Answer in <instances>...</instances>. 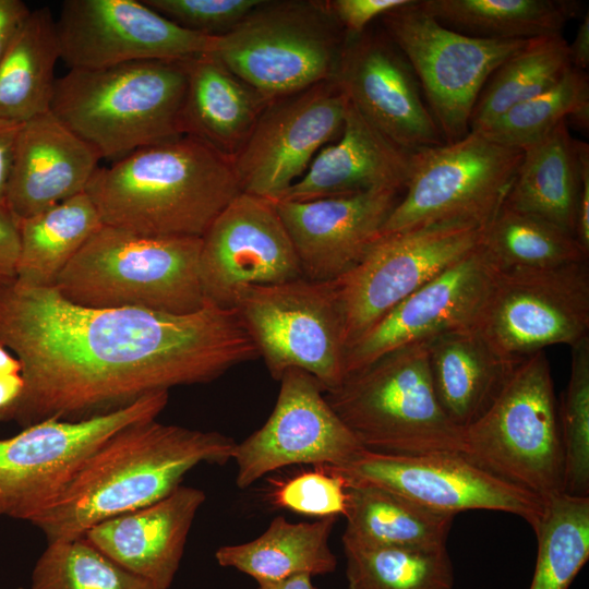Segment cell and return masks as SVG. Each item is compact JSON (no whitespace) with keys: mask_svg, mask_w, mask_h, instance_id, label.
I'll return each instance as SVG.
<instances>
[{"mask_svg":"<svg viewBox=\"0 0 589 589\" xmlns=\"http://www.w3.org/2000/svg\"><path fill=\"white\" fill-rule=\"evenodd\" d=\"M85 192L105 226L194 238L242 193L232 159L188 134L98 167Z\"/></svg>","mask_w":589,"mask_h":589,"instance_id":"3957f363","label":"cell"},{"mask_svg":"<svg viewBox=\"0 0 589 589\" xmlns=\"http://www.w3.org/2000/svg\"><path fill=\"white\" fill-rule=\"evenodd\" d=\"M495 272L479 244L395 305L351 344L345 357L346 375L393 350L448 330L472 327Z\"/></svg>","mask_w":589,"mask_h":589,"instance_id":"44dd1931","label":"cell"},{"mask_svg":"<svg viewBox=\"0 0 589 589\" xmlns=\"http://www.w3.org/2000/svg\"><path fill=\"white\" fill-rule=\"evenodd\" d=\"M428 354L436 398L462 430L485 413L519 363L500 356L473 326L428 339Z\"/></svg>","mask_w":589,"mask_h":589,"instance_id":"484cf974","label":"cell"},{"mask_svg":"<svg viewBox=\"0 0 589 589\" xmlns=\"http://www.w3.org/2000/svg\"><path fill=\"white\" fill-rule=\"evenodd\" d=\"M59 59L50 9L32 11L0 60V119L25 122L50 110Z\"/></svg>","mask_w":589,"mask_h":589,"instance_id":"4dcf8cb0","label":"cell"},{"mask_svg":"<svg viewBox=\"0 0 589 589\" xmlns=\"http://www.w3.org/2000/svg\"><path fill=\"white\" fill-rule=\"evenodd\" d=\"M22 123L0 119V203L7 202Z\"/></svg>","mask_w":589,"mask_h":589,"instance_id":"f6af8a7d","label":"cell"},{"mask_svg":"<svg viewBox=\"0 0 589 589\" xmlns=\"http://www.w3.org/2000/svg\"><path fill=\"white\" fill-rule=\"evenodd\" d=\"M567 119L582 130L589 128V77L587 72L574 67L552 87L512 107L480 131L473 132L524 149Z\"/></svg>","mask_w":589,"mask_h":589,"instance_id":"74e56055","label":"cell"},{"mask_svg":"<svg viewBox=\"0 0 589 589\" xmlns=\"http://www.w3.org/2000/svg\"><path fill=\"white\" fill-rule=\"evenodd\" d=\"M575 238L582 250L589 255V145L585 142L581 148Z\"/></svg>","mask_w":589,"mask_h":589,"instance_id":"bcb514c9","label":"cell"},{"mask_svg":"<svg viewBox=\"0 0 589 589\" xmlns=\"http://www.w3.org/2000/svg\"><path fill=\"white\" fill-rule=\"evenodd\" d=\"M562 34L528 39L491 74L473 108L470 131H480L512 107L556 84L570 69Z\"/></svg>","mask_w":589,"mask_h":589,"instance_id":"836d02e7","label":"cell"},{"mask_svg":"<svg viewBox=\"0 0 589 589\" xmlns=\"http://www.w3.org/2000/svg\"><path fill=\"white\" fill-rule=\"evenodd\" d=\"M482 232L446 224L382 236L352 269L332 280L347 349L395 305L474 250Z\"/></svg>","mask_w":589,"mask_h":589,"instance_id":"5bb4252c","label":"cell"},{"mask_svg":"<svg viewBox=\"0 0 589 589\" xmlns=\"http://www.w3.org/2000/svg\"><path fill=\"white\" fill-rule=\"evenodd\" d=\"M325 398L372 452L460 453L462 429L441 407L432 384L428 339L393 350L346 375Z\"/></svg>","mask_w":589,"mask_h":589,"instance_id":"8992f818","label":"cell"},{"mask_svg":"<svg viewBox=\"0 0 589 589\" xmlns=\"http://www.w3.org/2000/svg\"><path fill=\"white\" fill-rule=\"evenodd\" d=\"M29 589L158 588L79 538L48 542L32 570Z\"/></svg>","mask_w":589,"mask_h":589,"instance_id":"f35d334b","label":"cell"},{"mask_svg":"<svg viewBox=\"0 0 589 589\" xmlns=\"http://www.w3.org/2000/svg\"><path fill=\"white\" fill-rule=\"evenodd\" d=\"M205 500L202 490L180 485L151 505L95 525L83 538L128 572L169 589Z\"/></svg>","mask_w":589,"mask_h":589,"instance_id":"603a6c76","label":"cell"},{"mask_svg":"<svg viewBox=\"0 0 589 589\" xmlns=\"http://www.w3.org/2000/svg\"><path fill=\"white\" fill-rule=\"evenodd\" d=\"M402 192L375 190L310 201H276L303 277L332 281L352 269L382 237Z\"/></svg>","mask_w":589,"mask_h":589,"instance_id":"7402d4cb","label":"cell"},{"mask_svg":"<svg viewBox=\"0 0 589 589\" xmlns=\"http://www.w3.org/2000/svg\"><path fill=\"white\" fill-rule=\"evenodd\" d=\"M570 65L587 72L589 67V12L584 14L574 40L568 44Z\"/></svg>","mask_w":589,"mask_h":589,"instance_id":"c3c4849f","label":"cell"},{"mask_svg":"<svg viewBox=\"0 0 589 589\" xmlns=\"http://www.w3.org/2000/svg\"><path fill=\"white\" fill-rule=\"evenodd\" d=\"M31 12L21 0H0V60Z\"/></svg>","mask_w":589,"mask_h":589,"instance_id":"7dc6e473","label":"cell"},{"mask_svg":"<svg viewBox=\"0 0 589 589\" xmlns=\"http://www.w3.org/2000/svg\"><path fill=\"white\" fill-rule=\"evenodd\" d=\"M336 518L290 522L277 516L260 537L218 548L216 561L223 567L236 568L251 576L257 584L302 574L313 577L333 573L337 560L328 540Z\"/></svg>","mask_w":589,"mask_h":589,"instance_id":"f1b7e54d","label":"cell"},{"mask_svg":"<svg viewBox=\"0 0 589 589\" xmlns=\"http://www.w3.org/2000/svg\"><path fill=\"white\" fill-rule=\"evenodd\" d=\"M345 41L326 1L262 0L212 55L272 101L335 81Z\"/></svg>","mask_w":589,"mask_h":589,"instance_id":"ba28073f","label":"cell"},{"mask_svg":"<svg viewBox=\"0 0 589 589\" xmlns=\"http://www.w3.org/2000/svg\"><path fill=\"white\" fill-rule=\"evenodd\" d=\"M256 589H317L310 575H297L279 581L257 584Z\"/></svg>","mask_w":589,"mask_h":589,"instance_id":"f907efd6","label":"cell"},{"mask_svg":"<svg viewBox=\"0 0 589 589\" xmlns=\"http://www.w3.org/2000/svg\"><path fill=\"white\" fill-rule=\"evenodd\" d=\"M408 0H326L327 7L346 35L363 33L374 20Z\"/></svg>","mask_w":589,"mask_h":589,"instance_id":"7bdbcfd3","label":"cell"},{"mask_svg":"<svg viewBox=\"0 0 589 589\" xmlns=\"http://www.w3.org/2000/svg\"><path fill=\"white\" fill-rule=\"evenodd\" d=\"M269 103L214 55L197 56L188 60L182 134L233 159Z\"/></svg>","mask_w":589,"mask_h":589,"instance_id":"4316f807","label":"cell"},{"mask_svg":"<svg viewBox=\"0 0 589 589\" xmlns=\"http://www.w3.org/2000/svg\"><path fill=\"white\" fill-rule=\"evenodd\" d=\"M101 225L86 192L21 219L16 280L51 287L60 272Z\"/></svg>","mask_w":589,"mask_h":589,"instance_id":"1f68e13d","label":"cell"},{"mask_svg":"<svg viewBox=\"0 0 589 589\" xmlns=\"http://www.w3.org/2000/svg\"><path fill=\"white\" fill-rule=\"evenodd\" d=\"M335 82L385 137L409 152L444 144L408 60L383 28L346 35Z\"/></svg>","mask_w":589,"mask_h":589,"instance_id":"ffe728a7","label":"cell"},{"mask_svg":"<svg viewBox=\"0 0 589 589\" xmlns=\"http://www.w3.org/2000/svg\"><path fill=\"white\" fill-rule=\"evenodd\" d=\"M236 443L156 419L131 423L86 458L61 493L31 524L47 542L83 538L112 517L151 505L181 485L201 464L225 465Z\"/></svg>","mask_w":589,"mask_h":589,"instance_id":"7a4b0ae2","label":"cell"},{"mask_svg":"<svg viewBox=\"0 0 589 589\" xmlns=\"http://www.w3.org/2000/svg\"><path fill=\"white\" fill-rule=\"evenodd\" d=\"M349 589H453L446 545H368L342 541Z\"/></svg>","mask_w":589,"mask_h":589,"instance_id":"e575fe53","label":"cell"},{"mask_svg":"<svg viewBox=\"0 0 589 589\" xmlns=\"http://www.w3.org/2000/svg\"><path fill=\"white\" fill-rule=\"evenodd\" d=\"M20 255V219L7 202L0 203V285L12 283L17 276Z\"/></svg>","mask_w":589,"mask_h":589,"instance_id":"ee69618b","label":"cell"},{"mask_svg":"<svg viewBox=\"0 0 589 589\" xmlns=\"http://www.w3.org/2000/svg\"><path fill=\"white\" fill-rule=\"evenodd\" d=\"M199 272L205 301L221 308H231L236 292L244 286L303 277L275 203L243 192L203 235Z\"/></svg>","mask_w":589,"mask_h":589,"instance_id":"d6986e66","label":"cell"},{"mask_svg":"<svg viewBox=\"0 0 589 589\" xmlns=\"http://www.w3.org/2000/svg\"><path fill=\"white\" fill-rule=\"evenodd\" d=\"M582 141L567 120L522 149V159L504 205L550 223L575 237Z\"/></svg>","mask_w":589,"mask_h":589,"instance_id":"83f0119b","label":"cell"},{"mask_svg":"<svg viewBox=\"0 0 589 589\" xmlns=\"http://www.w3.org/2000/svg\"><path fill=\"white\" fill-rule=\"evenodd\" d=\"M201 245L202 238L146 237L101 225L51 287L88 308L193 313L206 304Z\"/></svg>","mask_w":589,"mask_h":589,"instance_id":"5b68a950","label":"cell"},{"mask_svg":"<svg viewBox=\"0 0 589 589\" xmlns=\"http://www.w3.org/2000/svg\"><path fill=\"white\" fill-rule=\"evenodd\" d=\"M56 28L60 59L84 70L189 60L212 53L217 39L179 27L142 0H65Z\"/></svg>","mask_w":589,"mask_h":589,"instance_id":"e0dca14e","label":"cell"},{"mask_svg":"<svg viewBox=\"0 0 589 589\" xmlns=\"http://www.w3.org/2000/svg\"><path fill=\"white\" fill-rule=\"evenodd\" d=\"M339 135L316 154L280 200L310 201L375 190L404 192L416 152L385 137L349 100Z\"/></svg>","mask_w":589,"mask_h":589,"instance_id":"d4e9b609","label":"cell"},{"mask_svg":"<svg viewBox=\"0 0 589 589\" xmlns=\"http://www.w3.org/2000/svg\"><path fill=\"white\" fill-rule=\"evenodd\" d=\"M460 454L542 503L565 493L558 408L544 350L521 360L485 413L462 430Z\"/></svg>","mask_w":589,"mask_h":589,"instance_id":"52a82bcc","label":"cell"},{"mask_svg":"<svg viewBox=\"0 0 589 589\" xmlns=\"http://www.w3.org/2000/svg\"><path fill=\"white\" fill-rule=\"evenodd\" d=\"M322 468L341 477L346 485L378 486L455 516L473 509L504 512L534 529L543 512L537 496L486 472L460 453L401 455L364 449L344 465Z\"/></svg>","mask_w":589,"mask_h":589,"instance_id":"9a60e30c","label":"cell"},{"mask_svg":"<svg viewBox=\"0 0 589 589\" xmlns=\"http://www.w3.org/2000/svg\"><path fill=\"white\" fill-rule=\"evenodd\" d=\"M97 153L50 110L22 123L7 195L21 220L85 192Z\"/></svg>","mask_w":589,"mask_h":589,"instance_id":"cb8c5ba5","label":"cell"},{"mask_svg":"<svg viewBox=\"0 0 589 589\" xmlns=\"http://www.w3.org/2000/svg\"><path fill=\"white\" fill-rule=\"evenodd\" d=\"M184 29L223 36L238 25L262 0H142Z\"/></svg>","mask_w":589,"mask_h":589,"instance_id":"60d3db41","label":"cell"},{"mask_svg":"<svg viewBox=\"0 0 589 589\" xmlns=\"http://www.w3.org/2000/svg\"><path fill=\"white\" fill-rule=\"evenodd\" d=\"M521 159L522 149L473 131L457 142L416 152L382 236L446 224L484 229L503 206Z\"/></svg>","mask_w":589,"mask_h":589,"instance_id":"9c48e42d","label":"cell"},{"mask_svg":"<svg viewBox=\"0 0 589 589\" xmlns=\"http://www.w3.org/2000/svg\"><path fill=\"white\" fill-rule=\"evenodd\" d=\"M0 345L23 389L0 421L84 420L156 392L209 383L259 357L233 308L170 314L72 303L53 287L0 285Z\"/></svg>","mask_w":589,"mask_h":589,"instance_id":"6da1fadb","label":"cell"},{"mask_svg":"<svg viewBox=\"0 0 589 589\" xmlns=\"http://www.w3.org/2000/svg\"><path fill=\"white\" fill-rule=\"evenodd\" d=\"M188 60H143L69 69L55 83L50 111L100 159L182 135Z\"/></svg>","mask_w":589,"mask_h":589,"instance_id":"277c9868","label":"cell"},{"mask_svg":"<svg viewBox=\"0 0 589 589\" xmlns=\"http://www.w3.org/2000/svg\"><path fill=\"white\" fill-rule=\"evenodd\" d=\"M342 541L368 545H446L455 515L423 506L392 491L347 485Z\"/></svg>","mask_w":589,"mask_h":589,"instance_id":"f546056e","label":"cell"},{"mask_svg":"<svg viewBox=\"0 0 589 589\" xmlns=\"http://www.w3.org/2000/svg\"><path fill=\"white\" fill-rule=\"evenodd\" d=\"M14 373H21V364L5 347L0 345V376Z\"/></svg>","mask_w":589,"mask_h":589,"instance_id":"816d5d0a","label":"cell"},{"mask_svg":"<svg viewBox=\"0 0 589 589\" xmlns=\"http://www.w3.org/2000/svg\"><path fill=\"white\" fill-rule=\"evenodd\" d=\"M347 104L335 81L272 100L232 159L241 192L279 201L340 134Z\"/></svg>","mask_w":589,"mask_h":589,"instance_id":"2e32d148","label":"cell"},{"mask_svg":"<svg viewBox=\"0 0 589 589\" xmlns=\"http://www.w3.org/2000/svg\"><path fill=\"white\" fill-rule=\"evenodd\" d=\"M480 247L496 271L549 269L589 257L570 233L504 204L483 229Z\"/></svg>","mask_w":589,"mask_h":589,"instance_id":"d590c367","label":"cell"},{"mask_svg":"<svg viewBox=\"0 0 589 589\" xmlns=\"http://www.w3.org/2000/svg\"><path fill=\"white\" fill-rule=\"evenodd\" d=\"M266 422L235 445L236 484L247 489L283 467L344 465L365 448L325 398V389L305 371L287 370Z\"/></svg>","mask_w":589,"mask_h":589,"instance_id":"ac0fdd59","label":"cell"},{"mask_svg":"<svg viewBox=\"0 0 589 589\" xmlns=\"http://www.w3.org/2000/svg\"><path fill=\"white\" fill-rule=\"evenodd\" d=\"M23 389L21 373L0 376V418L14 405Z\"/></svg>","mask_w":589,"mask_h":589,"instance_id":"681fc988","label":"cell"},{"mask_svg":"<svg viewBox=\"0 0 589 589\" xmlns=\"http://www.w3.org/2000/svg\"><path fill=\"white\" fill-rule=\"evenodd\" d=\"M168 399L169 392H156L106 414L49 419L0 440V517L31 524L108 437L131 423L156 419Z\"/></svg>","mask_w":589,"mask_h":589,"instance_id":"7c38bea8","label":"cell"},{"mask_svg":"<svg viewBox=\"0 0 589 589\" xmlns=\"http://www.w3.org/2000/svg\"><path fill=\"white\" fill-rule=\"evenodd\" d=\"M273 498L276 505L303 515L344 516L347 485L341 477L325 469L303 472L280 484Z\"/></svg>","mask_w":589,"mask_h":589,"instance_id":"b9f144b4","label":"cell"},{"mask_svg":"<svg viewBox=\"0 0 589 589\" xmlns=\"http://www.w3.org/2000/svg\"><path fill=\"white\" fill-rule=\"evenodd\" d=\"M570 374L558 420L564 452L565 493H589V336L570 347Z\"/></svg>","mask_w":589,"mask_h":589,"instance_id":"ab89813d","label":"cell"},{"mask_svg":"<svg viewBox=\"0 0 589 589\" xmlns=\"http://www.w3.org/2000/svg\"><path fill=\"white\" fill-rule=\"evenodd\" d=\"M529 589H568L589 558V496L562 493L543 503Z\"/></svg>","mask_w":589,"mask_h":589,"instance_id":"8d00e7d4","label":"cell"},{"mask_svg":"<svg viewBox=\"0 0 589 589\" xmlns=\"http://www.w3.org/2000/svg\"><path fill=\"white\" fill-rule=\"evenodd\" d=\"M411 65L444 143L470 133V119L486 81L528 40L476 37L437 21L408 0L378 19Z\"/></svg>","mask_w":589,"mask_h":589,"instance_id":"8fae6325","label":"cell"},{"mask_svg":"<svg viewBox=\"0 0 589 589\" xmlns=\"http://www.w3.org/2000/svg\"><path fill=\"white\" fill-rule=\"evenodd\" d=\"M443 25L494 39H532L561 34L580 11L572 0H421Z\"/></svg>","mask_w":589,"mask_h":589,"instance_id":"d6a6232c","label":"cell"},{"mask_svg":"<svg viewBox=\"0 0 589 589\" xmlns=\"http://www.w3.org/2000/svg\"><path fill=\"white\" fill-rule=\"evenodd\" d=\"M231 308L276 381L299 369L328 392L346 377L344 316L333 281L302 277L244 286Z\"/></svg>","mask_w":589,"mask_h":589,"instance_id":"30bf717a","label":"cell"},{"mask_svg":"<svg viewBox=\"0 0 589 589\" xmlns=\"http://www.w3.org/2000/svg\"><path fill=\"white\" fill-rule=\"evenodd\" d=\"M473 327L518 363L554 345L589 336L588 260L549 269L496 271Z\"/></svg>","mask_w":589,"mask_h":589,"instance_id":"4fadbf2b","label":"cell"}]
</instances>
